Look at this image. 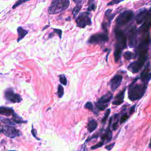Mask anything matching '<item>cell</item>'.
<instances>
[{"mask_svg": "<svg viewBox=\"0 0 151 151\" xmlns=\"http://www.w3.org/2000/svg\"><path fill=\"white\" fill-rule=\"evenodd\" d=\"M137 79H136L129 87L128 95H129V99L131 101H136L140 99L144 96L147 89L146 84L137 83Z\"/></svg>", "mask_w": 151, "mask_h": 151, "instance_id": "obj_1", "label": "cell"}, {"mask_svg": "<svg viewBox=\"0 0 151 151\" xmlns=\"http://www.w3.org/2000/svg\"><path fill=\"white\" fill-rule=\"evenodd\" d=\"M70 1L68 0H55L53 1L49 8L50 14H56L61 12L69 7Z\"/></svg>", "mask_w": 151, "mask_h": 151, "instance_id": "obj_2", "label": "cell"}, {"mask_svg": "<svg viewBox=\"0 0 151 151\" xmlns=\"http://www.w3.org/2000/svg\"><path fill=\"white\" fill-rule=\"evenodd\" d=\"M133 16V12L132 11H125L119 15V16L116 20V23L119 27L123 26L132 20Z\"/></svg>", "mask_w": 151, "mask_h": 151, "instance_id": "obj_3", "label": "cell"}, {"mask_svg": "<svg viewBox=\"0 0 151 151\" xmlns=\"http://www.w3.org/2000/svg\"><path fill=\"white\" fill-rule=\"evenodd\" d=\"M115 34L116 40V44L115 47H118L122 50L126 47L127 43V37L125 33L121 30L118 28L115 29Z\"/></svg>", "mask_w": 151, "mask_h": 151, "instance_id": "obj_4", "label": "cell"}, {"mask_svg": "<svg viewBox=\"0 0 151 151\" xmlns=\"http://www.w3.org/2000/svg\"><path fill=\"white\" fill-rule=\"evenodd\" d=\"M90 12H83L80 13L77 19L76 20L77 26L80 28H85L87 26H90L92 24V20L90 17Z\"/></svg>", "mask_w": 151, "mask_h": 151, "instance_id": "obj_5", "label": "cell"}, {"mask_svg": "<svg viewBox=\"0 0 151 151\" xmlns=\"http://www.w3.org/2000/svg\"><path fill=\"white\" fill-rule=\"evenodd\" d=\"M113 98V95L111 92H109L102 96L100 99L96 102V106L97 108L99 110H104L106 109Z\"/></svg>", "mask_w": 151, "mask_h": 151, "instance_id": "obj_6", "label": "cell"}, {"mask_svg": "<svg viewBox=\"0 0 151 151\" xmlns=\"http://www.w3.org/2000/svg\"><path fill=\"white\" fill-rule=\"evenodd\" d=\"M109 40V37L106 33H99L90 36L88 40V43L93 44H99L107 42Z\"/></svg>", "mask_w": 151, "mask_h": 151, "instance_id": "obj_7", "label": "cell"}, {"mask_svg": "<svg viewBox=\"0 0 151 151\" xmlns=\"http://www.w3.org/2000/svg\"><path fill=\"white\" fill-rule=\"evenodd\" d=\"M2 133L10 138H15L21 135V132L18 129L10 125H5L3 126Z\"/></svg>", "mask_w": 151, "mask_h": 151, "instance_id": "obj_8", "label": "cell"}, {"mask_svg": "<svg viewBox=\"0 0 151 151\" xmlns=\"http://www.w3.org/2000/svg\"><path fill=\"white\" fill-rule=\"evenodd\" d=\"M5 98L7 100L11 103H20L22 101V98L20 95L14 93L11 89H7L5 92Z\"/></svg>", "mask_w": 151, "mask_h": 151, "instance_id": "obj_9", "label": "cell"}, {"mask_svg": "<svg viewBox=\"0 0 151 151\" xmlns=\"http://www.w3.org/2000/svg\"><path fill=\"white\" fill-rule=\"evenodd\" d=\"M146 60L147 58H145L138 57L137 61L132 63L129 66V67H128V69L130 70L133 73H138L142 69L143 65H144Z\"/></svg>", "mask_w": 151, "mask_h": 151, "instance_id": "obj_10", "label": "cell"}, {"mask_svg": "<svg viewBox=\"0 0 151 151\" xmlns=\"http://www.w3.org/2000/svg\"><path fill=\"white\" fill-rule=\"evenodd\" d=\"M137 29L134 27H132L128 31V39H129V46L131 48H133L137 44Z\"/></svg>", "mask_w": 151, "mask_h": 151, "instance_id": "obj_11", "label": "cell"}, {"mask_svg": "<svg viewBox=\"0 0 151 151\" xmlns=\"http://www.w3.org/2000/svg\"><path fill=\"white\" fill-rule=\"evenodd\" d=\"M140 79L142 80L143 83H145L146 85L151 80V69L149 63L147 64V65L145 67L144 70H143L141 73Z\"/></svg>", "mask_w": 151, "mask_h": 151, "instance_id": "obj_12", "label": "cell"}, {"mask_svg": "<svg viewBox=\"0 0 151 151\" xmlns=\"http://www.w3.org/2000/svg\"><path fill=\"white\" fill-rule=\"evenodd\" d=\"M123 80V76L120 74H116L109 81V85L112 91H115L120 85Z\"/></svg>", "mask_w": 151, "mask_h": 151, "instance_id": "obj_13", "label": "cell"}, {"mask_svg": "<svg viewBox=\"0 0 151 151\" xmlns=\"http://www.w3.org/2000/svg\"><path fill=\"white\" fill-rule=\"evenodd\" d=\"M148 12V10L146 9H141L138 12L137 16H136V21L138 24H142L143 23L147 17Z\"/></svg>", "mask_w": 151, "mask_h": 151, "instance_id": "obj_14", "label": "cell"}, {"mask_svg": "<svg viewBox=\"0 0 151 151\" xmlns=\"http://www.w3.org/2000/svg\"><path fill=\"white\" fill-rule=\"evenodd\" d=\"M126 91V88L124 89L122 91L119 92L115 97V99L112 102V104L114 105H120L124 102L125 98V93Z\"/></svg>", "mask_w": 151, "mask_h": 151, "instance_id": "obj_15", "label": "cell"}, {"mask_svg": "<svg viewBox=\"0 0 151 151\" xmlns=\"http://www.w3.org/2000/svg\"><path fill=\"white\" fill-rule=\"evenodd\" d=\"M15 112L14 110L9 107H5V106H1L0 107V115H2L5 116H12Z\"/></svg>", "mask_w": 151, "mask_h": 151, "instance_id": "obj_16", "label": "cell"}, {"mask_svg": "<svg viewBox=\"0 0 151 151\" xmlns=\"http://www.w3.org/2000/svg\"><path fill=\"white\" fill-rule=\"evenodd\" d=\"M97 127V123L95 119H91L89 120L87 123V130L89 132H93L95 131Z\"/></svg>", "mask_w": 151, "mask_h": 151, "instance_id": "obj_17", "label": "cell"}, {"mask_svg": "<svg viewBox=\"0 0 151 151\" xmlns=\"http://www.w3.org/2000/svg\"><path fill=\"white\" fill-rule=\"evenodd\" d=\"M17 33L18 34V39L17 40V42H19L22 39H23L26 37V35L28 34V31H27V30H26L21 27H19L17 28Z\"/></svg>", "mask_w": 151, "mask_h": 151, "instance_id": "obj_18", "label": "cell"}, {"mask_svg": "<svg viewBox=\"0 0 151 151\" xmlns=\"http://www.w3.org/2000/svg\"><path fill=\"white\" fill-rule=\"evenodd\" d=\"M76 3V5L74 8V10L73 11V17H75L76 16H77V14L79 12L80 10H81V7L83 4L85 3V1H74Z\"/></svg>", "mask_w": 151, "mask_h": 151, "instance_id": "obj_19", "label": "cell"}, {"mask_svg": "<svg viewBox=\"0 0 151 151\" xmlns=\"http://www.w3.org/2000/svg\"><path fill=\"white\" fill-rule=\"evenodd\" d=\"M12 120L14 123H24L27 122V121H25V120H24L21 117H20L15 113L12 115Z\"/></svg>", "mask_w": 151, "mask_h": 151, "instance_id": "obj_20", "label": "cell"}, {"mask_svg": "<svg viewBox=\"0 0 151 151\" xmlns=\"http://www.w3.org/2000/svg\"><path fill=\"white\" fill-rule=\"evenodd\" d=\"M122 52V49L115 47V50L114 52V57H115V60L116 62H118L119 60L120 57H121Z\"/></svg>", "mask_w": 151, "mask_h": 151, "instance_id": "obj_21", "label": "cell"}, {"mask_svg": "<svg viewBox=\"0 0 151 151\" xmlns=\"http://www.w3.org/2000/svg\"><path fill=\"white\" fill-rule=\"evenodd\" d=\"M136 56H137V54L131 52V51H126L124 54L125 58L127 60L133 59L134 58L136 57Z\"/></svg>", "mask_w": 151, "mask_h": 151, "instance_id": "obj_22", "label": "cell"}, {"mask_svg": "<svg viewBox=\"0 0 151 151\" xmlns=\"http://www.w3.org/2000/svg\"><path fill=\"white\" fill-rule=\"evenodd\" d=\"M0 121L4 123L7 124L8 125H10V126L15 125V123L13 122L12 120L10 119H7V118H4L3 117H0Z\"/></svg>", "mask_w": 151, "mask_h": 151, "instance_id": "obj_23", "label": "cell"}, {"mask_svg": "<svg viewBox=\"0 0 151 151\" xmlns=\"http://www.w3.org/2000/svg\"><path fill=\"white\" fill-rule=\"evenodd\" d=\"M57 95H58V97H60V98H62L63 96V95H64V88L61 85H59L58 86Z\"/></svg>", "mask_w": 151, "mask_h": 151, "instance_id": "obj_24", "label": "cell"}, {"mask_svg": "<svg viewBox=\"0 0 151 151\" xmlns=\"http://www.w3.org/2000/svg\"><path fill=\"white\" fill-rule=\"evenodd\" d=\"M59 79H60V83H61L63 85L66 86L67 85V79L64 74L60 75L59 76Z\"/></svg>", "mask_w": 151, "mask_h": 151, "instance_id": "obj_25", "label": "cell"}, {"mask_svg": "<svg viewBox=\"0 0 151 151\" xmlns=\"http://www.w3.org/2000/svg\"><path fill=\"white\" fill-rule=\"evenodd\" d=\"M110 109H108L106 110V113H105V114H104V116L102 120V123L104 124L106 122L107 120H108V119L109 118V116L110 115Z\"/></svg>", "mask_w": 151, "mask_h": 151, "instance_id": "obj_26", "label": "cell"}, {"mask_svg": "<svg viewBox=\"0 0 151 151\" xmlns=\"http://www.w3.org/2000/svg\"><path fill=\"white\" fill-rule=\"evenodd\" d=\"M96 6L94 1H89V4L87 10L88 11H92V10L94 11L96 9Z\"/></svg>", "mask_w": 151, "mask_h": 151, "instance_id": "obj_27", "label": "cell"}, {"mask_svg": "<svg viewBox=\"0 0 151 151\" xmlns=\"http://www.w3.org/2000/svg\"><path fill=\"white\" fill-rule=\"evenodd\" d=\"M128 118H129V115H128L127 113H123V114L122 115L121 118H120V123H122L125 122Z\"/></svg>", "mask_w": 151, "mask_h": 151, "instance_id": "obj_28", "label": "cell"}, {"mask_svg": "<svg viewBox=\"0 0 151 151\" xmlns=\"http://www.w3.org/2000/svg\"><path fill=\"white\" fill-rule=\"evenodd\" d=\"M85 108L88 109V110H91L92 111L93 110V104L90 102H87L85 105Z\"/></svg>", "mask_w": 151, "mask_h": 151, "instance_id": "obj_29", "label": "cell"}, {"mask_svg": "<svg viewBox=\"0 0 151 151\" xmlns=\"http://www.w3.org/2000/svg\"><path fill=\"white\" fill-rule=\"evenodd\" d=\"M104 144V142L103 141H102V142H100L97 143V144L93 146L91 149H97V148H99L100 147H102Z\"/></svg>", "mask_w": 151, "mask_h": 151, "instance_id": "obj_30", "label": "cell"}, {"mask_svg": "<svg viewBox=\"0 0 151 151\" xmlns=\"http://www.w3.org/2000/svg\"><path fill=\"white\" fill-rule=\"evenodd\" d=\"M53 30H54V32L56 33H57L58 34V35L60 37V39H62V30H60V29H55V28H54Z\"/></svg>", "mask_w": 151, "mask_h": 151, "instance_id": "obj_31", "label": "cell"}, {"mask_svg": "<svg viewBox=\"0 0 151 151\" xmlns=\"http://www.w3.org/2000/svg\"><path fill=\"white\" fill-rule=\"evenodd\" d=\"M32 135H33V137L35 138V139H37V140H40V138H37V133H36V131H35V130L34 129V127H33V126H32Z\"/></svg>", "mask_w": 151, "mask_h": 151, "instance_id": "obj_32", "label": "cell"}, {"mask_svg": "<svg viewBox=\"0 0 151 151\" xmlns=\"http://www.w3.org/2000/svg\"><path fill=\"white\" fill-rule=\"evenodd\" d=\"M26 2V1H17L16 4H15L13 5L12 9H16L17 7L20 5V4H23V3H25Z\"/></svg>", "mask_w": 151, "mask_h": 151, "instance_id": "obj_33", "label": "cell"}, {"mask_svg": "<svg viewBox=\"0 0 151 151\" xmlns=\"http://www.w3.org/2000/svg\"><path fill=\"white\" fill-rule=\"evenodd\" d=\"M118 127V118H117L116 119V121L113 124V126H112V129L113 131H115L117 129V128Z\"/></svg>", "mask_w": 151, "mask_h": 151, "instance_id": "obj_34", "label": "cell"}, {"mask_svg": "<svg viewBox=\"0 0 151 151\" xmlns=\"http://www.w3.org/2000/svg\"><path fill=\"white\" fill-rule=\"evenodd\" d=\"M114 145H115V143H112V144H110V145H107L105 147V148L107 150H110L113 148V146H114Z\"/></svg>", "mask_w": 151, "mask_h": 151, "instance_id": "obj_35", "label": "cell"}, {"mask_svg": "<svg viewBox=\"0 0 151 151\" xmlns=\"http://www.w3.org/2000/svg\"><path fill=\"white\" fill-rule=\"evenodd\" d=\"M120 3V1H112V2H110V3H108V5H113V4H118V3Z\"/></svg>", "mask_w": 151, "mask_h": 151, "instance_id": "obj_36", "label": "cell"}, {"mask_svg": "<svg viewBox=\"0 0 151 151\" xmlns=\"http://www.w3.org/2000/svg\"><path fill=\"white\" fill-rule=\"evenodd\" d=\"M135 106H133L131 108L130 112H129L130 114H132V113L134 112V111H135Z\"/></svg>", "mask_w": 151, "mask_h": 151, "instance_id": "obj_37", "label": "cell"}, {"mask_svg": "<svg viewBox=\"0 0 151 151\" xmlns=\"http://www.w3.org/2000/svg\"><path fill=\"white\" fill-rule=\"evenodd\" d=\"M2 132V127H1V125H0V133Z\"/></svg>", "mask_w": 151, "mask_h": 151, "instance_id": "obj_38", "label": "cell"}, {"mask_svg": "<svg viewBox=\"0 0 151 151\" xmlns=\"http://www.w3.org/2000/svg\"><path fill=\"white\" fill-rule=\"evenodd\" d=\"M149 148H151V140H150V143H149Z\"/></svg>", "mask_w": 151, "mask_h": 151, "instance_id": "obj_39", "label": "cell"}, {"mask_svg": "<svg viewBox=\"0 0 151 151\" xmlns=\"http://www.w3.org/2000/svg\"><path fill=\"white\" fill-rule=\"evenodd\" d=\"M9 151H16V150H9Z\"/></svg>", "mask_w": 151, "mask_h": 151, "instance_id": "obj_40", "label": "cell"}]
</instances>
